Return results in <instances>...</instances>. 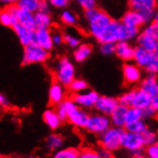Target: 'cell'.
Listing matches in <instances>:
<instances>
[{
    "instance_id": "obj_34",
    "label": "cell",
    "mask_w": 158,
    "mask_h": 158,
    "mask_svg": "<svg viewBox=\"0 0 158 158\" xmlns=\"http://www.w3.org/2000/svg\"><path fill=\"white\" fill-rule=\"evenodd\" d=\"M143 119L142 109L137 108L134 106H128L126 113V123L133 122V121Z\"/></svg>"
},
{
    "instance_id": "obj_6",
    "label": "cell",
    "mask_w": 158,
    "mask_h": 158,
    "mask_svg": "<svg viewBox=\"0 0 158 158\" xmlns=\"http://www.w3.org/2000/svg\"><path fill=\"white\" fill-rule=\"evenodd\" d=\"M110 127H111V122L109 116L96 112L93 114H89L87 124L85 129L89 133L98 136L101 133L106 131Z\"/></svg>"
},
{
    "instance_id": "obj_53",
    "label": "cell",
    "mask_w": 158,
    "mask_h": 158,
    "mask_svg": "<svg viewBox=\"0 0 158 158\" xmlns=\"http://www.w3.org/2000/svg\"><path fill=\"white\" fill-rule=\"evenodd\" d=\"M30 158H36V157H35V156H31Z\"/></svg>"
},
{
    "instance_id": "obj_28",
    "label": "cell",
    "mask_w": 158,
    "mask_h": 158,
    "mask_svg": "<svg viewBox=\"0 0 158 158\" xmlns=\"http://www.w3.org/2000/svg\"><path fill=\"white\" fill-rule=\"evenodd\" d=\"M147 127H148L147 122H146L145 120L141 119V120L133 121V122L126 123V125L124 127V129H125L126 131H129V132L141 134Z\"/></svg>"
},
{
    "instance_id": "obj_10",
    "label": "cell",
    "mask_w": 158,
    "mask_h": 158,
    "mask_svg": "<svg viewBox=\"0 0 158 158\" xmlns=\"http://www.w3.org/2000/svg\"><path fill=\"white\" fill-rule=\"evenodd\" d=\"M10 7L15 15L17 24L27 28V29L35 30L34 14H32L30 12H27L25 10H22V9L18 8L16 5H12Z\"/></svg>"
},
{
    "instance_id": "obj_2",
    "label": "cell",
    "mask_w": 158,
    "mask_h": 158,
    "mask_svg": "<svg viewBox=\"0 0 158 158\" xmlns=\"http://www.w3.org/2000/svg\"><path fill=\"white\" fill-rule=\"evenodd\" d=\"M54 77L56 81L67 87L76 78V68L74 63L67 57H60L54 63Z\"/></svg>"
},
{
    "instance_id": "obj_27",
    "label": "cell",
    "mask_w": 158,
    "mask_h": 158,
    "mask_svg": "<svg viewBox=\"0 0 158 158\" xmlns=\"http://www.w3.org/2000/svg\"><path fill=\"white\" fill-rule=\"evenodd\" d=\"M64 145V139L60 134L58 133H52L48 136L46 140V147L49 151L56 152L61 148Z\"/></svg>"
},
{
    "instance_id": "obj_25",
    "label": "cell",
    "mask_w": 158,
    "mask_h": 158,
    "mask_svg": "<svg viewBox=\"0 0 158 158\" xmlns=\"http://www.w3.org/2000/svg\"><path fill=\"white\" fill-rule=\"evenodd\" d=\"M35 29H51L53 26V18L51 14L36 12L34 14Z\"/></svg>"
},
{
    "instance_id": "obj_11",
    "label": "cell",
    "mask_w": 158,
    "mask_h": 158,
    "mask_svg": "<svg viewBox=\"0 0 158 158\" xmlns=\"http://www.w3.org/2000/svg\"><path fill=\"white\" fill-rule=\"evenodd\" d=\"M88 117L89 113L87 112V110L78 106L68 114L67 122L71 124L74 127L79 129H85L87 124Z\"/></svg>"
},
{
    "instance_id": "obj_47",
    "label": "cell",
    "mask_w": 158,
    "mask_h": 158,
    "mask_svg": "<svg viewBox=\"0 0 158 158\" xmlns=\"http://www.w3.org/2000/svg\"><path fill=\"white\" fill-rule=\"evenodd\" d=\"M97 152L100 158H115L114 152H110L101 146L97 148Z\"/></svg>"
},
{
    "instance_id": "obj_49",
    "label": "cell",
    "mask_w": 158,
    "mask_h": 158,
    "mask_svg": "<svg viewBox=\"0 0 158 158\" xmlns=\"http://www.w3.org/2000/svg\"><path fill=\"white\" fill-rule=\"evenodd\" d=\"M11 107V102L2 93H0V108L8 109Z\"/></svg>"
},
{
    "instance_id": "obj_19",
    "label": "cell",
    "mask_w": 158,
    "mask_h": 158,
    "mask_svg": "<svg viewBox=\"0 0 158 158\" xmlns=\"http://www.w3.org/2000/svg\"><path fill=\"white\" fill-rule=\"evenodd\" d=\"M137 46H140L143 49L150 53L158 52V39L152 38L140 31L137 38L135 39Z\"/></svg>"
},
{
    "instance_id": "obj_44",
    "label": "cell",
    "mask_w": 158,
    "mask_h": 158,
    "mask_svg": "<svg viewBox=\"0 0 158 158\" xmlns=\"http://www.w3.org/2000/svg\"><path fill=\"white\" fill-rule=\"evenodd\" d=\"M142 114H143V120H151L156 117L157 115V110L154 109L152 106H148L146 108L142 109Z\"/></svg>"
},
{
    "instance_id": "obj_38",
    "label": "cell",
    "mask_w": 158,
    "mask_h": 158,
    "mask_svg": "<svg viewBox=\"0 0 158 158\" xmlns=\"http://www.w3.org/2000/svg\"><path fill=\"white\" fill-rule=\"evenodd\" d=\"M148 74H157L158 72V52L153 53V56L148 65L144 69Z\"/></svg>"
},
{
    "instance_id": "obj_9",
    "label": "cell",
    "mask_w": 158,
    "mask_h": 158,
    "mask_svg": "<svg viewBox=\"0 0 158 158\" xmlns=\"http://www.w3.org/2000/svg\"><path fill=\"white\" fill-rule=\"evenodd\" d=\"M123 79L128 85H136L143 79V70L134 62H125L122 68Z\"/></svg>"
},
{
    "instance_id": "obj_56",
    "label": "cell",
    "mask_w": 158,
    "mask_h": 158,
    "mask_svg": "<svg viewBox=\"0 0 158 158\" xmlns=\"http://www.w3.org/2000/svg\"><path fill=\"white\" fill-rule=\"evenodd\" d=\"M0 158H2V157H1V155H0Z\"/></svg>"
},
{
    "instance_id": "obj_14",
    "label": "cell",
    "mask_w": 158,
    "mask_h": 158,
    "mask_svg": "<svg viewBox=\"0 0 158 158\" xmlns=\"http://www.w3.org/2000/svg\"><path fill=\"white\" fill-rule=\"evenodd\" d=\"M34 43L38 44L41 48L50 52L54 48L52 31L50 29H35Z\"/></svg>"
},
{
    "instance_id": "obj_42",
    "label": "cell",
    "mask_w": 158,
    "mask_h": 158,
    "mask_svg": "<svg viewBox=\"0 0 158 158\" xmlns=\"http://www.w3.org/2000/svg\"><path fill=\"white\" fill-rule=\"evenodd\" d=\"M76 2L83 11L98 7V0H76Z\"/></svg>"
},
{
    "instance_id": "obj_22",
    "label": "cell",
    "mask_w": 158,
    "mask_h": 158,
    "mask_svg": "<svg viewBox=\"0 0 158 158\" xmlns=\"http://www.w3.org/2000/svg\"><path fill=\"white\" fill-rule=\"evenodd\" d=\"M152 97L140 88H134V95L131 106H134L140 109H144L147 106H151Z\"/></svg>"
},
{
    "instance_id": "obj_35",
    "label": "cell",
    "mask_w": 158,
    "mask_h": 158,
    "mask_svg": "<svg viewBox=\"0 0 158 158\" xmlns=\"http://www.w3.org/2000/svg\"><path fill=\"white\" fill-rule=\"evenodd\" d=\"M141 136H142L145 147L157 143V133L153 131V129L150 128L148 127L141 133Z\"/></svg>"
},
{
    "instance_id": "obj_30",
    "label": "cell",
    "mask_w": 158,
    "mask_h": 158,
    "mask_svg": "<svg viewBox=\"0 0 158 158\" xmlns=\"http://www.w3.org/2000/svg\"><path fill=\"white\" fill-rule=\"evenodd\" d=\"M79 148L74 147L61 148L55 152L53 158H79Z\"/></svg>"
},
{
    "instance_id": "obj_18",
    "label": "cell",
    "mask_w": 158,
    "mask_h": 158,
    "mask_svg": "<svg viewBox=\"0 0 158 158\" xmlns=\"http://www.w3.org/2000/svg\"><path fill=\"white\" fill-rule=\"evenodd\" d=\"M13 30L15 31L16 36L18 38V40H19L20 44L23 46V47L34 43L35 30L27 29V28L17 24V23L13 26Z\"/></svg>"
},
{
    "instance_id": "obj_15",
    "label": "cell",
    "mask_w": 158,
    "mask_h": 158,
    "mask_svg": "<svg viewBox=\"0 0 158 158\" xmlns=\"http://www.w3.org/2000/svg\"><path fill=\"white\" fill-rule=\"evenodd\" d=\"M134 46L128 41H118L115 43L114 55L124 62L132 61L134 55Z\"/></svg>"
},
{
    "instance_id": "obj_37",
    "label": "cell",
    "mask_w": 158,
    "mask_h": 158,
    "mask_svg": "<svg viewBox=\"0 0 158 158\" xmlns=\"http://www.w3.org/2000/svg\"><path fill=\"white\" fill-rule=\"evenodd\" d=\"M133 95H134V89L128 90L125 93H123L119 98H117L118 103L120 105H123L126 106H131V103H132V99H133Z\"/></svg>"
},
{
    "instance_id": "obj_16",
    "label": "cell",
    "mask_w": 158,
    "mask_h": 158,
    "mask_svg": "<svg viewBox=\"0 0 158 158\" xmlns=\"http://www.w3.org/2000/svg\"><path fill=\"white\" fill-rule=\"evenodd\" d=\"M49 102L53 106H57L66 98V88L58 81H53L49 88Z\"/></svg>"
},
{
    "instance_id": "obj_29",
    "label": "cell",
    "mask_w": 158,
    "mask_h": 158,
    "mask_svg": "<svg viewBox=\"0 0 158 158\" xmlns=\"http://www.w3.org/2000/svg\"><path fill=\"white\" fill-rule=\"evenodd\" d=\"M62 35H63V43H65L68 47H70L72 49L77 48L81 43V36L74 32L66 31V32L62 33Z\"/></svg>"
},
{
    "instance_id": "obj_55",
    "label": "cell",
    "mask_w": 158,
    "mask_h": 158,
    "mask_svg": "<svg viewBox=\"0 0 158 158\" xmlns=\"http://www.w3.org/2000/svg\"><path fill=\"white\" fill-rule=\"evenodd\" d=\"M121 158H127V157H121Z\"/></svg>"
},
{
    "instance_id": "obj_39",
    "label": "cell",
    "mask_w": 158,
    "mask_h": 158,
    "mask_svg": "<svg viewBox=\"0 0 158 158\" xmlns=\"http://www.w3.org/2000/svg\"><path fill=\"white\" fill-rule=\"evenodd\" d=\"M100 52L104 56H112L115 52V43L113 42H101L100 43Z\"/></svg>"
},
{
    "instance_id": "obj_51",
    "label": "cell",
    "mask_w": 158,
    "mask_h": 158,
    "mask_svg": "<svg viewBox=\"0 0 158 158\" xmlns=\"http://www.w3.org/2000/svg\"><path fill=\"white\" fill-rule=\"evenodd\" d=\"M151 106H152L154 109L158 110V96H153V97H152V100H151Z\"/></svg>"
},
{
    "instance_id": "obj_3",
    "label": "cell",
    "mask_w": 158,
    "mask_h": 158,
    "mask_svg": "<svg viewBox=\"0 0 158 158\" xmlns=\"http://www.w3.org/2000/svg\"><path fill=\"white\" fill-rule=\"evenodd\" d=\"M124 131V128L111 126L106 131L98 135L100 146L112 152H116L121 148V140Z\"/></svg>"
},
{
    "instance_id": "obj_43",
    "label": "cell",
    "mask_w": 158,
    "mask_h": 158,
    "mask_svg": "<svg viewBox=\"0 0 158 158\" xmlns=\"http://www.w3.org/2000/svg\"><path fill=\"white\" fill-rule=\"evenodd\" d=\"M48 2L52 8L55 9H66L70 3L71 0H48Z\"/></svg>"
},
{
    "instance_id": "obj_54",
    "label": "cell",
    "mask_w": 158,
    "mask_h": 158,
    "mask_svg": "<svg viewBox=\"0 0 158 158\" xmlns=\"http://www.w3.org/2000/svg\"><path fill=\"white\" fill-rule=\"evenodd\" d=\"M2 158H9V157H2Z\"/></svg>"
},
{
    "instance_id": "obj_48",
    "label": "cell",
    "mask_w": 158,
    "mask_h": 158,
    "mask_svg": "<svg viewBox=\"0 0 158 158\" xmlns=\"http://www.w3.org/2000/svg\"><path fill=\"white\" fill-rule=\"evenodd\" d=\"M51 9L48 0H40V6H39V12L45 13V14H51Z\"/></svg>"
},
{
    "instance_id": "obj_23",
    "label": "cell",
    "mask_w": 158,
    "mask_h": 158,
    "mask_svg": "<svg viewBox=\"0 0 158 158\" xmlns=\"http://www.w3.org/2000/svg\"><path fill=\"white\" fill-rule=\"evenodd\" d=\"M43 121L44 123L47 125V127L51 129V131H57L59 129L62 124L61 120L58 116L57 112H56L55 108H48L43 112Z\"/></svg>"
},
{
    "instance_id": "obj_50",
    "label": "cell",
    "mask_w": 158,
    "mask_h": 158,
    "mask_svg": "<svg viewBox=\"0 0 158 158\" xmlns=\"http://www.w3.org/2000/svg\"><path fill=\"white\" fill-rule=\"evenodd\" d=\"M17 0H0V7H9L15 5Z\"/></svg>"
},
{
    "instance_id": "obj_46",
    "label": "cell",
    "mask_w": 158,
    "mask_h": 158,
    "mask_svg": "<svg viewBox=\"0 0 158 158\" xmlns=\"http://www.w3.org/2000/svg\"><path fill=\"white\" fill-rule=\"evenodd\" d=\"M52 40H53V44L54 46H60L63 43V35L62 33L55 30L52 32Z\"/></svg>"
},
{
    "instance_id": "obj_36",
    "label": "cell",
    "mask_w": 158,
    "mask_h": 158,
    "mask_svg": "<svg viewBox=\"0 0 158 158\" xmlns=\"http://www.w3.org/2000/svg\"><path fill=\"white\" fill-rule=\"evenodd\" d=\"M141 32L150 36H152V38L158 39V22L152 21L144 25L143 30H141Z\"/></svg>"
},
{
    "instance_id": "obj_8",
    "label": "cell",
    "mask_w": 158,
    "mask_h": 158,
    "mask_svg": "<svg viewBox=\"0 0 158 158\" xmlns=\"http://www.w3.org/2000/svg\"><path fill=\"white\" fill-rule=\"evenodd\" d=\"M100 94L95 90H85L77 94H72L71 99L75 102V104L83 109H91L94 108L97 100L99 99Z\"/></svg>"
},
{
    "instance_id": "obj_52",
    "label": "cell",
    "mask_w": 158,
    "mask_h": 158,
    "mask_svg": "<svg viewBox=\"0 0 158 158\" xmlns=\"http://www.w3.org/2000/svg\"><path fill=\"white\" fill-rule=\"evenodd\" d=\"M132 158H147V156L144 154V152H141V153H138V154L132 155Z\"/></svg>"
},
{
    "instance_id": "obj_33",
    "label": "cell",
    "mask_w": 158,
    "mask_h": 158,
    "mask_svg": "<svg viewBox=\"0 0 158 158\" xmlns=\"http://www.w3.org/2000/svg\"><path fill=\"white\" fill-rule=\"evenodd\" d=\"M60 20L64 25L72 27L78 24V16L72 11L63 9V11L60 14Z\"/></svg>"
},
{
    "instance_id": "obj_26",
    "label": "cell",
    "mask_w": 158,
    "mask_h": 158,
    "mask_svg": "<svg viewBox=\"0 0 158 158\" xmlns=\"http://www.w3.org/2000/svg\"><path fill=\"white\" fill-rule=\"evenodd\" d=\"M0 23L5 27L11 28L16 24V19L10 6L0 9Z\"/></svg>"
},
{
    "instance_id": "obj_21",
    "label": "cell",
    "mask_w": 158,
    "mask_h": 158,
    "mask_svg": "<svg viewBox=\"0 0 158 158\" xmlns=\"http://www.w3.org/2000/svg\"><path fill=\"white\" fill-rule=\"evenodd\" d=\"M152 56H153V53L148 52L147 50L140 47V46H136L134 48V55H133L132 61L142 70H144L145 67L148 65V63L152 60Z\"/></svg>"
},
{
    "instance_id": "obj_40",
    "label": "cell",
    "mask_w": 158,
    "mask_h": 158,
    "mask_svg": "<svg viewBox=\"0 0 158 158\" xmlns=\"http://www.w3.org/2000/svg\"><path fill=\"white\" fill-rule=\"evenodd\" d=\"M79 158H100L94 148H83L79 152Z\"/></svg>"
},
{
    "instance_id": "obj_13",
    "label": "cell",
    "mask_w": 158,
    "mask_h": 158,
    "mask_svg": "<svg viewBox=\"0 0 158 158\" xmlns=\"http://www.w3.org/2000/svg\"><path fill=\"white\" fill-rule=\"evenodd\" d=\"M120 20L126 25L137 27V28H140V29H141V27L146 25V21L144 19V16L142 15V14L131 8L127 9L125 11L122 16L120 17Z\"/></svg>"
},
{
    "instance_id": "obj_1",
    "label": "cell",
    "mask_w": 158,
    "mask_h": 158,
    "mask_svg": "<svg viewBox=\"0 0 158 158\" xmlns=\"http://www.w3.org/2000/svg\"><path fill=\"white\" fill-rule=\"evenodd\" d=\"M83 16L86 20L89 34L99 42L112 17L98 7L83 11Z\"/></svg>"
},
{
    "instance_id": "obj_45",
    "label": "cell",
    "mask_w": 158,
    "mask_h": 158,
    "mask_svg": "<svg viewBox=\"0 0 158 158\" xmlns=\"http://www.w3.org/2000/svg\"><path fill=\"white\" fill-rule=\"evenodd\" d=\"M55 110H56V112H57L58 116L60 117V119L61 120V122H66L67 121V112H66V110L65 108H64L62 103H60L59 105L57 106H55Z\"/></svg>"
},
{
    "instance_id": "obj_7",
    "label": "cell",
    "mask_w": 158,
    "mask_h": 158,
    "mask_svg": "<svg viewBox=\"0 0 158 158\" xmlns=\"http://www.w3.org/2000/svg\"><path fill=\"white\" fill-rule=\"evenodd\" d=\"M121 148L131 152V155L143 152L145 145L141 134L125 131L122 136V140H121Z\"/></svg>"
},
{
    "instance_id": "obj_31",
    "label": "cell",
    "mask_w": 158,
    "mask_h": 158,
    "mask_svg": "<svg viewBox=\"0 0 158 158\" xmlns=\"http://www.w3.org/2000/svg\"><path fill=\"white\" fill-rule=\"evenodd\" d=\"M67 87L72 94H77V93L83 92L89 88L87 81L81 78H75L69 83V85Z\"/></svg>"
},
{
    "instance_id": "obj_17",
    "label": "cell",
    "mask_w": 158,
    "mask_h": 158,
    "mask_svg": "<svg viewBox=\"0 0 158 158\" xmlns=\"http://www.w3.org/2000/svg\"><path fill=\"white\" fill-rule=\"evenodd\" d=\"M139 88L148 93L151 97L158 96V81L156 74H148L139 82Z\"/></svg>"
},
{
    "instance_id": "obj_41",
    "label": "cell",
    "mask_w": 158,
    "mask_h": 158,
    "mask_svg": "<svg viewBox=\"0 0 158 158\" xmlns=\"http://www.w3.org/2000/svg\"><path fill=\"white\" fill-rule=\"evenodd\" d=\"M143 152L147 158H158V144L154 143L152 145L146 146Z\"/></svg>"
},
{
    "instance_id": "obj_5",
    "label": "cell",
    "mask_w": 158,
    "mask_h": 158,
    "mask_svg": "<svg viewBox=\"0 0 158 158\" xmlns=\"http://www.w3.org/2000/svg\"><path fill=\"white\" fill-rule=\"evenodd\" d=\"M127 6L142 14L146 24L156 21L158 14L156 12V0H127Z\"/></svg>"
},
{
    "instance_id": "obj_12",
    "label": "cell",
    "mask_w": 158,
    "mask_h": 158,
    "mask_svg": "<svg viewBox=\"0 0 158 158\" xmlns=\"http://www.w3.org/2000/svg\"><path fill=\"white\" fill-rule=\"evenodd\" d=\"M119 105L117 98L110 97V96H101L97 100L94 108L97 110V112L109 116L115 107Z\"/></svg>"
},
{
    "instance_id": "obj_24",
    "label": "cell",
    "mask_w": 158,
    "mask_h": 158,
    "mask_svg": "<svg viewBox=\"0 0 158 158\" xmlns=\"http://www.w3.org/2000/svg\"><path fill=\"white\" fill-rule=\"evenodd\" d=\"M93 52V47L90 43H81L77 48L74 49L73 58L77 62H83L90 58Z\"/></svg>"
},
{
    "instance_id": "obj_32",
    "label": "cell",
    "mask_w": 158,
    "mask_h": 158,
    "mask_svg": "<svg viewBox=\"0 0 158 158\" xmlns=\"http://www.w3.org/2000/svg\"><path fill=\"white\" fill-rule=\"evenodd\" d=\"M40 2V0H17L15 5L22 10L35 14L39 11Z\"/></svg>"
},
{
    "instance_id": "obj_20",
    "label": "cell",
    "mask_w": 158,
    "mask_h": 158,
    "mask_svg": "<svg viewBox=\"0 0 158 158\" xmlns=\"http://www.w3.org/2000/svg\"><path fill=\"white\" fill-rule=\"evenodd\" d=\"M127 106L123 105H118L112 113L109 115V119L111 122V126L124 128L126 125V113H127Z\"/></svg>"
},
{
    "instance_id": "obj_4",
    "label": "cell",
    "mask_w": 158,
    "mask_h": 158,
    "mask_svg": "<svg viewBox=\"0 0 158 158\" xmlns=\"http://www.w3.org/2000/svg\"><path fill=\"white\" fill-rule=\"evenodd\" d=\"M49 59H50V52L41 48L38 44L32 43L24 47L23 55H22L23 65L44 63Z\"/></svg>"
}]
</instances>
